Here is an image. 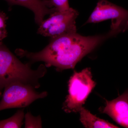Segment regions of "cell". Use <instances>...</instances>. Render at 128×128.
I'll return each mask as SVG.
<instances>
[{"label": "cell", "instance_id": "cell-1", "mask_svg": "<svg viewBox=\"0 0 128 128\" xmlns=\"http://www.w3.org/2000/svg\"><path fill=\"white\" fill-rule=\"evenodd\" d=\"M115 35L110 30L105 35L84 36L77 32L52 38L41 51L32 52L22 49L15 50L16 55L25 58L29 63L44 62L47 67L54 66L57 71L73 69L84 56L102 41Z\"/></svg>", "mask_w": 128, "mask_h": 128}, {"label": "cell", "instance_id": "cell-2", "mask_svg": "<svg viewBox=\"0 0 128 128\" xmlns=\"http://www.w3.org/2000/svg\"><path fill=\"white\" fill-rule=\"evenodd\" d=\"M31 65L22 63L2 42L0 43V90L14 82L39 88L40 80L46 74L47 67L41 64L33 70Z\"/></svg>", "mask_w": 128, "mask_h": 128}, {"label": "cell", "instance_id": "cell-3", "mask_svg": "<svg viewBox=\"0 0 128 128\" xmlns=\"http://www.w3.org/2000/svg\"><path fill=\"white\" fill-rule=\"evenodd\" d=\"M91 69L86 68L80 72L74 71L68 82V94L62 109L67 113L80 112L89 94L96 86Z\"/></svg>", "mask_w": 128, "mask_h": 128}, {"label": "cell", "instance_id": "cell-4", "mask_svg": "<svg viewBox=\"0 0 128 128\" xmlns=\"http://www.w3.org/2000/svg\"><path fill=\"white\" fill-rule=\"evenodd\" d=\"M79 15L77 10L70 8L63 11H56L39 25L37 33L51 39L76 32V20Z\"/></svg>", "mask_w": 128, "mask_h": 128}, {"label": "cell", "instance_id": "cell-5", "mask_svg": "<svg viewBox=\"0 0 128 128\" xmlns=\"http://www.w3.org/2000/svg\"><path fill=\"white\" fill-rule=\"evenodd\" d=\"M31 86L18 82L6 86L0 102V111L9 108L26 107L36 100L45 98L48 92H38Z\"/></svg>", "mask_w": 128, "mask_h": 128}, {"label": "cell", "instance_id": "cell-6", "mask_svg": "<svg viewBox=\"0 0 128 128\" xmlns=\"http://www.w3.org/2000/svg\"><path fill=\"white\" fill-rule=\"evenodd\" d=\"M111 19V30L118 34L128 29V10L107 0H100L86 24Z\"/></svg>", "mask_w": 128, "mask_h": 128}, {"label": "cell", "instance_id": "cell-7", "mask_svg": "<svg viewBox=\"0 0 128 128\" xmlns=\"http://www.w3.org/2000/svg\"><path fill=\"white\" fill-rule=\"evenodd\" d=\"M106 102L102 112L121 126L128 128V90L114 100Z\"/></svg>", "mask_w": 128, "mask_h": 128}, {"label": "cell", "instance_id": "cell-8", "mask_svg": "<svg viewBox=\"0 0 128 128\" xmlns=\"http://www.w3.org/2000/svg\"><path fill=\"white\" fill-rule=\"evenodd\" d=\"M10 6L18 5L26 8L34 12L36 23L39 25L44 16L56 11L51 8L48 0H4Z\"/></svg>", "mask_w": 128, "mask_h": 128}, {"label": "cell", "instance_id": "cell-9", "mask_svg": "<svg viewBox=\"0 0 128 128\" xmlns=\"http://www.w3.org/2000/svg\"><path fill=\"white\" fill-rule=\"evenodd\" d=\"M80 120L86 128H119L112 124L100 119L91 113L89 110L82 107L80 112Z\"/></svg>", "mask_w": 128, "mask_h": 128}, {"label": "cell", "instance_id": "cell-10", "mask_svg": "<svg viewBox=\"0 0 128 128\" xmlns=\"http://www.w3.org/2000/svg\"><path fill=\"white\" fill-rule=\"evenodd\" d=\"M24 110H18L10 118L0 121V128H19L23 124Z\"/></svg>", "mask_w": 128, "mask_h": 128}, {"label": "cell", "instance_id": "cell-11", "mask_svg": "<svg viewBox=\"0 0 128 128\" xmlns=\"http://www.w3.org/2000/svg\"><path fill=\"white\" fill-rule=\"evenodd\" d=\"M25 128H42V121L40 115L34 116L30 112L25 115Z\"/></svg>", "mask_w": 128, "mask_h": 128}, {"label": "cell", "instance_id": "cell-12", "mask_svg": "<svg viewBox=\"0 0 128 128\" xmlns=\"http://www.w3.org/2000/svg\"><path fill=\"white\" fill-rule=\"evenodd\" d=\"M49 5L51 8H54L56 11H63L70 8L68 0H48Z\"/></svg>", "mask_w": 128, "mask_h": 128}, {"label": "cell", "instance_id": "cell-13", "mask_svg": "<svg viewBox=\"0 0 128 128\" xmlns=\"http://www.w3.org/2000/svg\"><path fill=\"white\" fill-rule=\"evenodd\" d=\"M8 19V17L6 13L0 10V43L2 42L7 36L6 22Z\"/></svg>", "mask_w": 128, "mask_h": 128}, {"label": "cell", "instance_id": "cell-14", "mask_svg": "<svg viewBox=\"0 0 128 128\" xmlns=\"http://www.w3.org/2000/svg\"><path fill=\"white\" fill-rule=\"evenodd\" d=\"M2 96V92H1L0 90V96Z\"/></svg>", "mask_w": 128, "mask_h": 128}]
</instances>
